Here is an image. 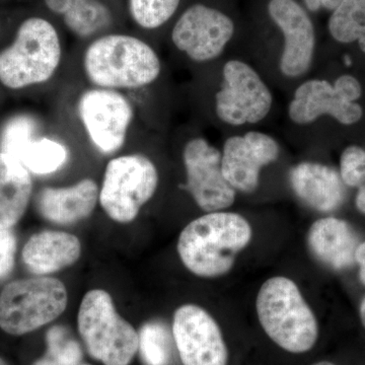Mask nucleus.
Instances as JSON below:
<instances>
[{"label":"nucleus","instance_id":"obj_1","mask_svg":"<svg viewBox=\"0 0 365 365\" xmlns=\"http://www.w3.org/2000/svg\"><path fill=\"white\" fill-rule=\"evenodd\" d=\"M163 76L158 45L126 29L76 44L63 78L137 96L131 98L137 104L162 83Z\"/></svg>","mask_w":365,"mask_h":365},{"label":"nucleus","instance_id":"obj_2","mask_svg":"<svg viewBox=\"0 0 365 365\" xmlns=\"http://www.w3.org/2000/svg\"><path fill=\"white\" fill-rule=\"evenodd\" d=\"M56 126L67 139L81 138L103 157H114L148 131L135 103L122 91L63 78Z\"/></svg>","mask_w":365,"mask_h":365},{"label":"nucleus","instance_id":"obj_3","mask_svg":"<svg viewBox=\"0 0 365 365\" xmlns=\"http://www.w3.org/2000/svg\"><path fill=\"white\" fill-rule=\"evenodd\" d=\"M66 37L44 14L25 19L13 42L0 50V83L13 91L52 83L56 86L68 64Z\"/></svg>","mask_w":365,"mask_h":365},{"label":"nucleus","instance_id":"obj_4","mask_svg":"<svg viewBox=\"0 0 365 365\" xmlns=\"http://www.w3.org/2000/svg\"><path fill=\"white\" fill-rule=\"evenodd\" d=\"M242 26L237 0H190L165 41L190 66H210L222 58Z\"/></svg>","mask_w":365,"mask_h":365},{"label":"nucleus","instance_id":"obj_5","mask_svg":"<svg viewBox=\"0 0 365 365\" xmlns=\"http://www.w3.org/2000/svg\"><path fill=\"white\" fill-rule=\"evenodd\" d=\"M253 237L247 218L213 211L192 220L180 234L178 254L185 267L198 277L215 278L232 270L237 255Z\"/></svg>","mask_w":365,"mask_h":365},{"label":"nucleus","instance_id":"obj_6","mask_svg":"<svg viewBox=\"0 0 365 365\" xmlns=\"http://www.w3.org/2000/svg\"><path fill=\"white\" fill-rule=\"evenodd\" d=\"M262 328L285 351H309L319 337L316 316L302 297L297 283L284 276L269 278L256 299Z\"/></svg>","mask_w":365,"mask_h":365},{"label":"nucleus","instance_id":"obj_7","mask_svg":"<svg viewBox=\"0 0 365 365\" xmlns=\"http://www.w3.org/2000/svg\"><path fill=\"white\" fill-rule=\"evenodd\" d=\"M273 107L270 86L252 64L240 58L223 62L211 100L216 121L247 130L265 121Z\"/></svg>","mask_w":365,"mask_h":365},{"label":"nucleus","instance_id":"obj_8","mask_svg":"<svg viewBox=\"0 0 365 365\" xmlns=\"http://www.w3.org/2000/svg\"><path fill=\"white\" fill-rule=\"evenodd\" d=\"M160 181L157 163L148 153L122 151L106 165L98 204L113 222H133L155 197Z\"/></svg>","mask_w":365,"mask_h":365},{"label":"nucleus","instance_id":"obj_9","mask_svg":"<svg viewBox=\"0 0 365 365\" xmlns=\"http://www.w3.org/2000/svg\"><path fill=\"white\" fill-rule=\"evenodd\" d=\"M79 335L91 356L105 365H129L138 350V333L117 313L109 292H86L78 314Z\"/></svg>","mask_w":365,"mask_h":365},{"label":"nucleus","instance_id":"obj_10","mask_svg":"<svg viewBox=\"0 0 365 365\" xmlns=\"http://www.w3.org/2000/svg\"><path fill=\"white\" fill-rule=\"evenodd\" d=\"M67 302L66 285L56 278L13 281L0 294V329L13 336L32 333L63 314Z\"/></svg>","mask_w":365,"mask_h":365},{"label":"nucleus","instance_id":"obj_11","mask_svg":"<svg viewBox=\"0 0 365 365\" xmlns=\"http://www.w3.org/2000/svg\"><path fill=\"white\" fill-rule=\"evenodd\" d=\"M361 96V83L351 74H342L334 83L323 78L304 79L288 103V119L304 127L330 117L341 125L351 126L364 117L359 103Z\"/></svg>","mask_w":365,"mask_h":365},{"label":"nucleus","instance_id":"obj_12","mask_svg":"<svg viewBox=\"0 0 365 365\" xmlns=\"http://www.w3.org/2000/svg\"><path fill=\"white\" fill-rule=\"evenodd\" d=\"M263 20L280 40L278 69L290 81L304 78L313 67L317 30L302 0H262Z\"/></svg>","mask_w":365,"mask_h":365},{"label":"nucleus","instance_id":"obj_13","mask_svg":"<svg viewBox=\"0 0 365 365\" xmlns=\"http://www.w3.org/2000/svg\"><path fill=\"white\" fill-rule=\"evenodd\" d=\"M182 137L184 189L206 212L230 208L235 203L237 192L223 177L222 151L198 132L188 131Z\"/></svg>","mask_w":365,"mask_h":365},{"label":"nucleus","instance_id":"obj_14","mask_svg":"<svg viewBox=\"0 0 365 365\" xmlns=\"http://www.w3.org/2000/svg\"><path fill=\"white\" fill-rule=\"evenodd\" d=\"M0 151L16 158L31 174L46 176L66 165L68 139L56 125L54 132H48L38 118L16 115L0 132Z\"/></svg>","mask_w":365,"mask_h":365},{"label":"nucleus","instance_id":"obj_15","mask_svg":"<svg viewBox=\"0 0 365 365\" xmlns=\"http://www.w3.org/2000/svg\"><path fill=\"white\" fill-rule=\"evenodd\" d=\"M220 151L228 184L235 192L252 194L259 188L262 170L277 162L281 146L267 132L247 129L227 136Z\"/></svg>","mask_w":365,"mask_h":365},{"label":"nucleus","instance_id":"obj_16","mask_svg":"<svg viewBox=\"0 0 365 365\" xmlns=\"http://www.w3.org/2000/svg\"><path fill=\"white\" fill-rule=\"evenodd\" d=\"M41 4L44 14L76 44L129 29L125 0H41Z\"/></svg>","mask_w":365,"mask_h":365},{"label":"nucleus","instance_id":"obj_17","mask_svg":"<svg viewBox=\"0 0 365 365\" xmlns=\"http://www.w3.org/2000/svg\"><path fill=\"white\" fill-rule=\"evenodd\" d=\"M173 336L184 365H227L228 351L220 326L197 304L178 307Z\"/></svg>","mask_w":365,"mask_h":365},{"label":"nucleus","instance_id":"obj_18","mask_svg":"<svg viewBox=\"0 0 365 365\" xmlns=\"http://www.w3.org/2000/svg\"><path fill=\"white\" fill-rule=\"evenodd\" d=\"M288 179L297 198L319 212H331L344 202L346 186L339 170L325 163H297L290 169Z\"/></svg>","mask_w":365,"mask_h":365},{"label":"nucleus","instance_id":"obj_19","mask_svg":"<svg viewBox=\"0 0 365 365\" xmlns=\"http://www.w3.org/2000/svg\"><path fill=\"white\" fill-rule=\"evenodd\" d=\"M100 185L91 178L66 187H44L36 206L42 217L55 225H68L91 215L98 204Z\"/></svg>","mask_w":365,"mask_h":365},{"label":"nucleus","instance_id":"obj_20","mask_svg":"<svg viewBox=\"0 0 365 365\" xmlns=\"http://www.w3.org/2000/svg\"><path fill=\"white\" fill-rule=\"evenodd\" d=\"M307 244L314 256L334 270L352 267L359 239L351 225L336 217L317 220L309 227Z\"/></svg>","mask_w":365,"mask_h":365},{"label":"nucleus","instance_id":"obj_21","mask_svg":"<svg viewBox=\"0 0 365 365\" xmlns=\"http://www.w3.org/2000/svg\"><path fill=\"white\" fill-rule=\"evenodd\" d=\"M81 256L78 237L59 230H44L32 235L23 250V261L37 275L58 272L73 265Z\"/></svg>","mask_w":365,"mask_h":365},{"label":"nucleus","instance_id":"obj_22","mask_svg":"<svg viewBox=\"0 0 365 365\" xmlns=\"http://www.w3.org/2000/svg\"><path fill=\"white\" fill-rule=\"evenodd\" d=\"M33 193L30 170L0 151V228L11 230L25 215Z\"/></svg>","mask_w":365,"mask_h":365},{"label":"nucleus","instance_id":"obj_23","mask_svg":"<svg viewBox=\"0 0 365 365\" xmlns=\"http://www.w3.org/2000/svg\"><path fill=\"white\" fill-rule=\"evenodd\" d=\"M190 0H125L130 30L158 44Z\"/></svg>","mask_w":365,"mask_h":365},{"label":"nucleus","instance_id":"obj_24","mask_svg":"<svg viewBox=\"0 0 365 365\" xmlns=\"http://www.w3.org/2000/svg\"><path fill=\"white\" fill-rule=\"evenodd\" d=\"M328 31L336 42L357 43L365 54V0H343L331 13Z\"/></svg>","mask_w":365,"mask_h":365},{"label":"nucleus","instance_id":"obj_25","mask_svg":"<svg viewBox=\"0 0 365 365\" xmlns=\"http://www.w3.org/2000/svg\"><path fill=\"white\" fill-rule=\"evenodd\" d=\"M175 347L173 332L165 324L153 321L141 327L138 333V350L144 364H174Z\"/></svg>","mask_w":365,"mask_h":365},{"label":"nucleus","instance_id":"obj_26","mask_svg":"<svg viewBox=\"0 0 365 365\" xmlns=\"http://www.w3.org/2000/svg\"><path fill=\"white\" fill-rule=\"evenodd\" d=\"M47 352L33 365H81L83 351L64 327H52L46 335Z\"/></svg>","mask_w":365,"mask_h":365},{"label":"nucleus","instance_id":"obj_27","mask_svg":"<svg viewBox=\"0 0 365 365\" xmlns=\"http://www.w3.org/2000/svg\"><path fill=\"white\" fill-rule=\"evenodd\" d=\"M340 177L346 187L359 188L365 182V150L349 145L341 153Z\"/></svg>","mask_w":365,"mask_h":365},{"label":"nucleus","instance_id":"obj_28","mask_svg":"<svg viewBox=\"0 0 365 365\" xmlns=\"http://www.w3.org/2000/svg\"><path fill=\"white\" fill-rule=\"evenodd\" d=\"M16 250V240L11 230L0 228V279L13 270Z\"/></svg>","mask_w":365,"mask_h":365},{"label":"nucleus","instance_id":"obj_29","mask_svg":"<svg viewBox=\"0 0 365 365\" xmlns=\"http://www.w3.org/2000/svg\"><path fill=\"white\" fill-rule=\"evenodd\" d=\"M355 260L359 266V279L365 285V242H360L355 255Z\"/></svg>","mask_w":365,"mask_h":365},{"label":"nucleus","instance_id":"obj_30","mask_svg":"<svg viewBox=\"0 0 365 365\" xmlns=\"http://www.w3.org/2000/svg\"><path fill=\"white\" fill-rule=\"evenodd\" d=\"M357 189H359V191H357L356 197H355V205H356L359 212L365 215V182Z\"/></svg>","mask_w":365,"mask_h":365},{"label":"nucleus","instance_id":"obj_31","mask_svg":"<svg viewBox=\"0 0 365 365\" xmlns=\"http://www.w3.org/2000/svg\"><path fill=\"white\" fill-rule=\"evenodd\" d=\"M359 314L362 325H364L365 329V297L362 299L361 302H360Z\"/></svg>","mask_w":365,"mask_h":365},{"label":"nucleus","instance_id":"obj_32","mask_svg":"<svg viewBox=\"0 0 365 365\" xmlns=\"http://www.w3.org/2000/svg\"><path fill=\"white\" fill-rule=\"evenodd\" d=\"M312 365H336L332 364V362L329 361H319L316 362V364H312Z\"/></svg>","mask_w":365,"mask_h":365},{"label":"nucleus","instance_id":"obj_33","mask_svg":"<svg viewBox=\"0 0 365 365\" xmlns=\"http://www.w3.org/2000/svg\"><path fill=\"white\" fill-rule=\"evenodd\" d=\"M0 365H7L6 364V361H4V360L2 359L1 357H0Z\"/></svg>","mask_w":365,"mask_h":365},{"label":"nucleus","instance_id":"obj_34","mask_svg":"<svg viewBox=\"0 0 365 365\" xmlns=\"http://www.w3.org/2000/svg\"><path fill=\"white\" fill-rule=\"evenodd\" d=\"M81 365H88V364H81Z\"/></svg>","mask_w":365,"mask_h":365}]
</instances>
